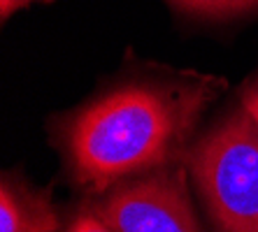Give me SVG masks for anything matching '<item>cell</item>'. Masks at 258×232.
I'll list each match as a JSON object with an SVG mask.
<instances>
[{
	"mask_svg": "<svg viewBox=\"0 0 258 232\" xmlns=\"http://www.w3.org/2000/svg\"><path fill=\"white\" fill-rule=\"evenodd\" d=\"M221 86L219 79L140 82L89 102L66 125L75 179L105 193L123 179L184 163L200 116Z\"/></svg>",
	"mask_w": 258,
	"mask_h": 232,
	"instance_id": "6da1fadb",
	"label": "cell"
},
{
	"mask_svg": "<svg viewBox=\"0 0 258 232\" xmlns=\"http://www.w3.org/2000/svg\"><path fill=\"white\" fill-rule=\"evenodd\" d=\"M184 163L216 232H258V125L242 105L200 137Z\"/></svg>",
	"mask_w": 258,
	"mask_h": 232,
	"instance_id": "7a4b0ae2",
	"label": "cell"
},
{
	"mask_svg": "<svg viewBox=\"0 0 258 232\" xmlns=\"http://www.w3.org/2000/svg\"><path fill=\"white\" fill-rule=\"evenodd\" d=\"M93 211L116 232H203L181 165L123 179L105 191Z\"/></svg>",
	"mask_w": 258,
	"mask_h": 232,
	"instance_id": "3957f363",
	"label": "cell"
},
{
	"mask_svg": "<svg viewBox=\"0 0 258 232\" xmlns=\"http://www.w3.org/2000/svg\"><path fill=\"white\" fill-rule=\"evenodd\" d=\"M58 216L42 193L21 179L3 177L0 184V232H56Z\"/></svg>",
	"mask_w": 258,
	"mask_h": 232,
	"instance_id": "277c9868",
	"label": "cell"
},
{
	"mask_svg": "<svg viewBox=\"0 0 258 232\" xmlns=\"http://www.w3.org/2000/svg\"><path fill=\"white\" fill-rule=\"evenodd\" d=\"M174 5L184 7L188 12L207 14V17H228L242 14L246 10L258 7V0H172Z\"/></svg>",
	"mask_w": 258,
	"mask_h": 232,
	"instance_id": "5b68a950",
	"label": "cell"
},
{
	"mask_svg": "<svg viewBox=\"0 0 258 232\" xmlns=\"http://www.w3.org/2000/svg\"><path fill=\"white\" fill-rule=\"evenodd\" d=\"M66 232H116L93 211V207L79 211L75 218L70 220V225L66 227Z\"/></svg>",
	"mask_w": 258,
	"mask_h": 232,
	"instance_id": "8992f818",
	"label": "cell"
},
{
	"mask_svg": "<svg viewBox=\"0 0 258 232\" xmlns=\"http://www.w3.org/2000/svg\"><path fill=\"white\" fill-rule=\"evenodd\" d=\"M242 107L251 114V119L256 121V125H258V77L253 79L244 89V93H242Z\"/></svg>",
	"mask_w": 258,
	"mask_h": 232,
	"instance_id": "52a82bcc",
	"label": "cell"
},
{
	"mask_svg": "<svg viewBox=\"0 0 258 232\" xmlns=\"http://www.w3.org/2000/svg\"><path fill=\"white\" fill-rule=\"evenodd\" d=\"M30 0H0V12H3V19H7L14 10H19L21 5H26Z\"/></svg>",
	"mask_w": 258,
	"mask_h": 232,
	"instance_id": "ba28073f",
	"label": "cell"
}]
</instances>
